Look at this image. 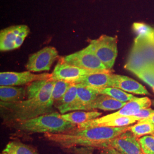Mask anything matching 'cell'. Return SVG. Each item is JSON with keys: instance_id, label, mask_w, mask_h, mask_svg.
<instances>
[{"instance_id": "obj_1", "label": "cell", "mask_w": 154, "mask_h": 154, "mask_svg": "<svg viewBox=\"0 0 154 154\" xmlns=\"http://www.w3.org/2000/svg\"><path fill=\"white\" fill-rule=\"evenodd\" d=\"M129 127H95L88 128L76 127L66 132L44 134L45 138L66 149L82 147L98 149L128 130Z\"/></svg>"}, {"instance_id": "obj_2", "label": "cell", "mask_w": 154, "mask_h": 154, "mask_svg": "<svg viewBox=\"0 0 154 154\" xmlns=\"http://www.w3.org/2000/svg\"><path fill=\"white\" fill-rule=\"evenodd\" d=\"M55 81L49 79L38 95L14 103L0 102L1 115L7 124L30 119L54 111L51 93Z\"/></svg>"}, {"instance_id": "obj_3", "label": "cell", "mask_w": 154, "mask_h": 154, "mask_svg": "<svg viewBox=\"0 0 154 154\" xmlns=\"http://www.w3.org/2000/svg\"><path fill=\"white\" fill-rule=\"evenodd\" d=\"M18 131L26 133L55 134L75 128L76 125L64 120L57 111L38 116L32 119L10 124Z\"/></svg>"}, {"instance_id": "obj_4", "label": "cell", "mask_w": 154, "mask_h": 154, "mask_svg": "<svg viewBox=\"0 0 154 154\" xmlns=\"http://www.w3.org/2000/svg\"><path fill=\"white\" fill-rule=\"evenodd\" d=\"M88 46L106 69L111 70L118 55L117 38L102 35L98 39L90 40Z\"/></svg>"}, {"instance_id": "obj_5", "label": "cell", "mask_w": 154, "mask_h": 154, "mask_svg": "<svg viewBox=\"0 0 154 154\" xmlns=\"http://www.w3.org/2000/svg\"><path fill=\"white\" fill-rule=\"evenodd\" d=\"M151 105V101L149 98H138L137 99L128 102L122 108L116 112L85 122L78 126L77 127L79 128H88L99 127L111 119L118 116H135L138 114L140 110L143 109L149 108Z\"/></svg>"}, {"instance_id": "obj_6", "label": "cell", "mask_w": 154, "mask_h": 154, "mask_svg": "<svg viewBox=\"0 0 154 154\" xmlns=\"http://www.w3.org/2000/svg\"><path fill=\"white\" fill-rule=\"evenodd\" d=\"M60 61L89 71H111L106 69L88 46L85 49L61 58Z\"/></svg>"}, {"instance_id": "obj_7", "label": "cell", "mask_w": 154, "mask_h": 154, "mask_svg": "<svg viewBox=\"0 0 154 154\" xmlns=\"http://www.w3.org/2000/svg\"><path fill=\"white\" fill-rule=\"evenodd\" d=\"M30 30L26 25H16L5 28L0 33V50L6 51L19 48L28 36Z\"/></svg>"}, {"instance_id": "obj_8", "label": "cell", "mask_w": 154, "mask_h": 154, "mask_svg": "<svg viewBox=\"0 0 154 154\" xmlns=\"http://www.w3.org/2000/svg\"><path fill=\"white\" fill-rule=\"evenodd\" d=\"M58 57V52L55 48L45 47L29 56L26 68L30 72L49 71Z\"/></svg>"}, {"instance_id": "obj_9", "label": "cell", "mask_w": 154, "mask_h": 154, "mask_svg": "<svg viewBox=\"0 0 154 154\" xmlns=\"http://www.w3.org/2000/svg\"><path fill=\"white\" fill-rule=\"evenodd\" d=\"M110 147L123 154H143L137 138L129 130L123 132L108 143L102 144L99 149Z\"/></svg>"}, {"instance_id": "obj_10", "label": "cell", "mask_w": 154, "mask_h": 154, "mask_svg": "<svg viewBox=\"0 0 154 154\" xmlns=\"http://www.w3.org/2000/svg\"><path fill=\"white\" fill-rule=\"evenodd\" d=\"M51 74H35L29 71L23 72H1L0 73L1 86H20L30 84L36 81L49 79Z\"/></svg>"}, {"instance_id": "obj_11", "label": "cell", "mask_w": 154, "mask_h": 154, "mask_svg": "<svg viewBox=\"0 0 154 154\" xmlns=\"http://www.w3.org/2000/svg\"><path fill=\"white\" fill-rule=\"evenodd\" d=\"M97 72H100L84 70L59 61L51 73V77L50 79L51 81L62 80L71 83H74L81 77Z\"/></svg>"}, {"instance_id": "obj_12", "label": "cell", "mask_w": 154, "mask_h": 154, "mask_svg": "<svg viewBox=\"0 0 154 154\" xmlns=\"http://www.w3.org/2000/svg\"><path fill=\"white\" fill-rule=\"evenodd\" d=\"M77 97L74 103L66 109L65 114L70 111H90V106L99 95L93 88L77 84Z\"/></svg>"}, {"instance_id": "obj_13", "label": "cell", "mask_w": 154, "mask_h": 154, "mask_svg": "<svg viewBox=\"0 0 154 154\" xmlns=\"http://www.w3.org/2000/svg\"><path fill=\"white\" fill-rule=\"evenodd\" d=\"M111 71L94 72L81 77L74 83L82 84L92 88H111Z\"/></svg>"}, {"instance_id": "obj_14", "label": "cell", "mask_w": 154, "mask_h": 154, "mask_svg": "<svg viewBox=\"0 0 154 154\" xmlns=\"http://www.w3.org/2000/svg\"><path fill=\"white\" fill-rule=\"evenodd\" d=\"M112 87L122 90L139 95H149V93L142 85L129 77L118 74H111Z\"/></svg>"}, {"instance_id": "obj_15", "label": "cell", "mask_w": 154, "mask_h": 154, "mask_svg": "<svg viewBox=\"0 0 154 154\" xmlns=\"http://www.w3.org/2000/svg\"><path fill=\"white\" fill-rule=\"evenodd\" d=\"M149 66L138 46L134 44L125 68L134 74H137Z\"/></svg>"}, {"instance_id": "obj_16", "label": "cell", "mask_w": 154, "mask_h": 154, "mask_svg": "<svg viewBox=\"0 0 154 154\" xmlns=\"http://www.w3.org/2000/svg\"><path fill=\"white\" fill-rule=\"evenodd\" d=\"M127 102H122L114 99L110 96L99 94L90 106V110H99L115 111L120 110Z\"/></svg>"}, {"instance_id": "obj_17", "label": "cell", "mask_w": 154, "mask_h": 154, "mask_svg": "<svg viewBox=\"0 0 154 154\" xmlns=\"http://www.w3.org/2000/svg\"><path fill=\"white\" fill-rule=\"evenodd\" d=\"M27 97L26 88L11 86H0L1 102L14 103L23 100Z\"/></svg>"}, {"instance_id": "obj_18", "label": "cell", "mask_w": 154, "mask_h": 154, "mask_svg": "<svg viewBox=\"0 0 154 154\" xmlns=\"http://www.w3.org/2000/svg\"><path fill=\"white\" fill-rule=\"evenodd\" d=\"M102 114V112L97 111H75L61 114V116L66 121L79 126L85 122L98 118Z\"/></svg>"}, {"instance_id": "obj_19", "label": "cell", "mask_w": 154, "mask_h": 154, "mask_svg": "<svg viewBox=\"0 0 154 154\" xmlns=\"http://www.w3.org/2000/svg\"><path fill=\"white\" fill-rule=\"evenodd\" d=\"M134 44L138 46L149 66L154 67V40L137 37Z\"/></svg>"}, {"instance_id": "obj_20", "label": "cell", "mask_w": 154, "mask_h": 154, "mask_svg": "<svg viewBox=\"0 0 154 154\" xmlns=\"http://www.w3.org/2000/svg\"><path fill=\"white\" fill-rule=\"evenodd\" d=\"M98 94H103L110 96L114 99L122 102H128L132 100L137 99L131 94L127 93L121 89L116 88H93Z\"/></svg>"}, {"instance_id": "obj_21", "label": "cell", "mask_w": 154, "mask_h": 154, "mask_svg": "<svg viewBox=\"0 0 154 154\" xmlns=\"http://www.w3.org/2000/svg\"><path fill=\"white\" fill-rule=\"evenodd\" d=\"M77 97V84L72 83L63 97L54 103V106L61 114H64L66 109L74 103Z\"/></svg>"}, {"instance_id": "obj_22", "label": "cell", "mask_w": 154, "mask_h": 154, "mask_svg": "<svg viewBox=\"0 0 154 154\" xmlns=\"http://www.w3.org/2000/svg\"><path fill=\"white\" fill-rule=\"evenodd\" d=\"M3 152L8 154H39L30 146L18 141H11L8 143Z\"/></svg>"}, {"instance_id": "obj_23", "label": "cell", "mask_w": 154, "mask_h": 154, "mask_svg": "<svg viewBox=\"0 0 154 154\" xmlns=\"http://www.w3.org/2000/svg\"><path fill=\"white\" fill-rule=\"evenodd\" d=\"M128 130L137 137L140 138L143 135L154 134V124L149 122H139L132 126H130Z\"/></svg>"}, {"instance_id": "obj_24", "label": "cell", "mask_w": 154, "mask_h": 154, "mask_svg": "<svg viewBox=\"0 0 154 154\" xmlns=\"http://www.w3.org/2000/svg\"><path fill=\"white\" fill-rule=\"evenodd\" d=\"M72 83L65 81L58 80L55 81L54 87L53 88L51 97L54 103H55L63 97L66 91L71 86Z\"/></svg>"}, {"instance_id": "obj_25", "label": "cell", "mask_w": 154, "mask_h": 154, "mask_svg": "<svg viewBox=\"0 0 154 154\" xmlns=\"http://www.w3.org/2000/svg\"><path fill=\"white\" fill-rule=\"evenodd\" d=\"M139 121V119L135 116H118L107 122L99 127H126Z\"/></svg>"}, {"instance_id": "obj_26", "label": "cell", "mask_w": 154, "mask_h": 154, "mask_svg": "<svg viewBox=\"0 0 154 154\" xmlns=\"http://www.w3.org/2000/svg\"><path fill=\"white\" fill-rule=\"evenodd\" d=\"M132 29L137 37L154 41V30L149 25L140 22H135L132 25Z\"/></svg>"}, {"instance_id": "obj_27", "label": "cell", "mask_w": 154, "mask_h": 154, "mask_svg": "<svg viewBox=\"0 0 154 154\" xmlns=\"http://www.w3.org/2000/svg\"><path fill=\"white\" fill-rule=\"evenodd\" d=\"M49 79L36 81L29 84L26 88L27 99L32 98L38 94L39 93L45 86Z\"/></svg>"}, {"instance_id": "obj_28", "label": "cell", "mask_w": 154, "mask_h": 154, "mask_svg": "<svg viewBox=\"0 0 154 154\" xmlns=\"http://www.w3.org/2000/svg\"><path fill=\"white\" fill-rule=\"evenodd\" d=\"M143 154H154V136L146 135L138 138Z\"/></svg>"}, {"instance_id": "obj_29", "label": "cell", "mask_w": 154, "mask_h": 154, "mask_svg": "<svg viewBox=\"0 0 154 154\" xmlns=\"http://www.w3.org/2000/svg\"><path fill=\"white\" fill-rule=\"evenodd\" d=\"M135 75L149 85L154 91V67L149 66Z\"/></svg>"}, {"instance_id": "obj_30", "label": "cell", "mask_w": 154, "mask_h": 154, "mask_svg": "<svg viewBox=\"0 0 154 154\" xmlns=\"http://www.w3.org/2000/svg\"><path fill=\"white\" fill-rule=\"evenodd\" d=\"M154 112V110L149 107V108L143 109L140 110V111L138 112V114L135 116L137 118H138V119H139V121H140V120L147 118Z\"/></svg>"}, {"instance_id": "obj_31", "label": "cell", "mask_w": 154, "mask_h": 154, "mask_svg": "<svg viewBox=\"0 0 154 154\" xmlns=\"http://www.w3.org/2000/svg\"><path fill=\"white\" fill-rule=\"evenodd\" d=\"M100 149V154H123L114 149L107 147Z\"/></svg>"}, {"instance_id": "obj_32", "label": "cell", "mask_w": 154, "mask_h": 154, "mask_svg": "<svg viewBox=\"0 0 154 154\" xmlns=\"http://www.w3.org/2000/svg\"><path fill=\"white\" fill-rule=\"evenodd\" d=\"M74 151L76 154H93L89 148L85 147H82L81 149H75Z\"/></svg>"}, {"instance_id": "obj_33", "label": "cell", "mask_w": 154, "mask_h": 154, "mask_svg": "<svg viewBox=\"0 0 154 154\" xmlns=\"http://www.w3.org/2000/svg\"><path fill=\"white\" fill-rule=\"evenodd\" d=\"M139 122H149L154 124V112L146 119L139 121Z\"/></svg>"}, {"instance_id": "obj_34", "label": "cell", "mask_w": 154, "mask_h": 154, "mask_svg": "<svg viewBox=\"0 0 154 154\" xmlns=\"http://www.w3.org/2000/svg\"><path fill=\"white\" fill-rule=\"evenodd\" d=\"M1 154H7V153H6V152H3V151H2V153H1Z\"/></svg>"}, {"instance_id": "obj_35", "label": "cell", "mask_w": 154, "mask_h": 154, "mask_svg": "<svg viewBox=\"0 0 154 154\" xmlns=\"http://www.w3.org/2000/svg\"><path fill=\"white\" fill-rule=\"evenodd\" d=\"M152 135H153V136H154V134H152Z\"/></svg>"}, {"instance_id": "obj_36", "label": "cell", "mask_w": 154, "mask_h": 154, "mask_svg": "<svg viewBox=\"0 0 154 154\" xmlns=\"http://www.w3.org/2000/svg\"></svg>"}, {"instance_id": "obj_37", "label": "cell", "mask_w": 154, "mask_h": 154, "mask_svg": "<svg viewBox=\"0 0 154 154\" xmlns=\"http://www.w3.org/2000/svg\"></svg>"}]
</instances>
